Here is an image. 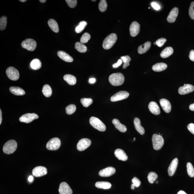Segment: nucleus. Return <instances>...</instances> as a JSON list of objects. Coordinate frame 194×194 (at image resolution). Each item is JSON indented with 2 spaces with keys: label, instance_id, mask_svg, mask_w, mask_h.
Instances as JSON below:
<instances>
[{
  "label": "nucleus",
  "instance_id": "26",
  "mask_svg": "<svg viewBox=\"0 0 194 194\" xmlns=\"http://www.w3.org/2000/svg\"><path fill=\"white\" fill-rule=\"evenodd\" d=\"M167 68V65L166 64L164 63H159L153 65L152 69L155 72H160L165 70Z\"/></svg>",
  "mask_w": 194,
  "mask_h": 194
},
{
  "label": "nucleus",
  "instance_id": "5",
  "mask_svg": "<svg viewBox=\"0 0 194 194\" xmlns=\"http://www.w3.org/2000/svg\"><path fill=\"white\" fill-rule=\"evenodd\" d=\"M153 148L155 150H159L164 144V139L159 134H153L152 139Z\"/></svg>",
  "mask_w": 194,
  "mask_h": 194
},
{
  "label": "nucleus",
  "instance_id": "27",
  "mask_svg": "<svg viewBox=\"0 0 194 194\" xmlns=\"http://www.w3.org/2000/svg\"><path fill=\"white\" fill-rule=\"evenodd\" d=\"M9 90L12 94L18 96H22L25 94L24 90L18 87H11L9 88Z\"/></svg>",
  "mask_w": 194,
  "mask_h": 194
},
{
  "label": "nucleus",
  "instance_id": "53",
  "mask_svg": "<svg viewBox=\"0 0 194 194\" xmlns=\"http://www.w3.org/2000/svg\"><path fill=\"white\" fill-rule=\"evenodd\" d=\"M189 108L190 110L194 111V103L192 104H190V105Z\"/></svg>",
  "mask_w": 194,
  "mask_h": 194
},
{
  "label": "nucleus",
  "instance_id": "47",
  "mask_svg": "<svg viewBox=\"0 0 194 194\" xmlns=\"http://www.w3.org/2000/svg\"><path fill=\"white\" fill-rule=\"evenodd\" d=\"M132 182L134 185V186L136 187H138L140 186L141 184V181L137 177H134L132 180Z\"/></svg>",
  "mask_w": 194,
  "mask_h": 194
},
{
  "label": "nucleus",
  "instance_id": "52",
  "mask_svg": "<svg viewBox=\"0 0 194 194\" xmlns=\"http://www.w3.org/2000/svg\"><path fill=\"white\" fill-rule=\"evenodd\" d=\"M96 79L95 78H91L89 80V82L91 84H93L96 82Z\"/></svg>",
  "mask_w": 194,
  "mask_h": 194
},
{
  "label": "nucleus",
  "instance_id": "35",
  "mask_svg": "<svg viewBox=\"0 0 194 194\" xmlns=\"http://www.w3.org/2000/svg\"><path fill=\"white\" fill-rule=\"evenodd\" d=\"M87 23L85 21H82L79 23L75 28V31L77 33L79 34L82 32L85 28Z\"/></svg>",
  "mask_w": 194,
  "mask_h": 194
},
{
  "label": "nucleus",
  "instance_id": "31",
  "mask_svg": "<svg viewBox=\"0 0 194 194\" xmlns=\"http://www.w3.org/2000/svg\"><path fill=\"white\" fill-rule=\"evenodd\" d=\"M48 24L49 26L50 27L53 31L55 32V33H58L59 32L58 25L57 22L55 20L53 19H50L49 20Z\"/></svg>",
  "mask_w": 194,
  "mask_h": 194
},
{
  "label": "nucleus",
  "instance_id": "37",
  "mask_svg": "<svg viewBox=\"0 0 194 194\" xmlns=\"http://www.w3.org/2000/svg\"><path fill=\"white\" fill-rule=\"evenodd\" d=\"M120 58L124 62L123 69H126L127 67H128L129 66V64H129V62L131 61V58L128 55H126L122 56Z\"/></svg>",
  "mask_w": 194,
  "mask_h": 194
},
{
  "label": "nucleus",
  "instance_id": "40",
  "mask_svg": "<svg viewBox=\"0 0 194 194\" xmlns=\"http://www.w3.org/2000/svg\"><path fill=\"white\" fill-rule=\"evenodd\" d=\"M76 110V106L74 104L68 105L66 108V113L69 115H72V114L74 113Z\"/></svg>",
  "mask_w": 194,
  "mask_h": 194
},
{
  "label": "nucleus",
  "instance_id": "34",
  "mask_svg": "<svg viewBox=\"0 0 194 194\" xmlns=\"http://www.w3.org/2000/svg\"><path fill=\"white\" fill-rule=\"evenodd\" d=\"M42 92L44 96L46 97H50L52 95V91L50 86L48 85H44L42 88Z\"/></svg>",
  "mask_w": 194,
  "mask_h": 194
},
{
  "label": "nucleus",
  "instance_id": "3",
  "mask_svg": "<svg viewBox=\"0 0 194 194\" xmlns=\"http://www.w3.org/2000/svg\"><path fill=\"white\" fill-rule=\"evenodd\" d=\"M90 125L97 130L101 132H104L106 130V126L101 121L96 117H91L90 119Z\"/></svg>",
  "mask_w": 194,
  "mask_h": 194
},
{
  "label": "nucleus",
  "instance_id": "25",
  "mask_svg": "<svg viewBox=\"0 0 194 194\" xmlns=\"http://www.w3.org/2000/svg\"><path fill=\"white\" fill-rule=\"evenodd\" d=\"M112 123L116 128L120 131L122 132H125L126 131L127 128L125 125L120 123V121L117 119H115L112 121Z\"/></svg>",
  "mask_w": 194,
  "mask_h": 194
},
{
  "label": "nucleus",
  "instance_id": "17",
  "mask_svg": "<svg viewBox=\"0 0 194 194\" xmlns=\"http://www.w3.org/2000/svg\"><path fill=\"white\" fill-rule=\"evenodd\" d=\"M178 163L177 158H175L171 161L168 169V173L170 176H172L176 171Z\"/></svg>",
  "mask_w": 194,
  "mask_h": 194
},
{
  "label": "nucleus",
  "instance_id": "45",
  "mask_svg": "<svg viewBox=\"0 0 194 194\" xmlns=\"http://www.w3.org/2000/svg\"><path fill=\"white\" fill-rule=\"evenodd\" d=\"M66 1L68 6L71 8L75 7L77 4V1L76 0H66Z\"/></svg>",
  "mask_w": 194,
  "mask_h": 194
},
{
  "label": "nucleus",
  "instance_id": "30",
  "mask_svg": "<svg viewBox=\"0 0 194 194\" xmlns=\"http://www.w3.org/2000/svg\"><path fill=\"white\" fill-rule=\"evenodd\" d=\"M174 50L172 47H168L165 48L160 53V56L162 58H166L169 57L173 53Z\"/></svg>",
  "mask_w": 194,
  "mask_h": 194
},
{
  "label": "nucleus",
  "instance_id": "9",
  "mask_svg": "<svg viewBox=\"0 0 194 194\" xmlns=\"http://www.w3.org/2000/svg\"><path fill=\"white\" fill-rule=\"evenodd\" d=\"M39 118V116L35 113H27L20 117L19 120L21 122L28 123Z\"/></svg>",
  "mask_w": 194,
  "mask_h": 194
},
{
  "label": "nucleus",
  "instance_id": "33",
  "mask_svg": "<svg viewBox=\"0 0 194 194\" xmlns=\"http://www.w3.org/2000/svg\"><path fill=\"white\" fill-rule=\"evenodd\" d=\"M75 48L78 52L82 53H85L87 50V48L86 46L81 42H77L75 45Z\"/></svg>",
  "mask_w": 194,
  "mask_h": 194
},
{
  "label": "nucleus",
  "instance_id": "59",
  "mask_svg": "<svg viewBox=\"0 0 194 194\" xmlns=\"http://www.w3.org/2000/svg\"><path fill=\"white\" fill-rule=\"evenodd\" d=\"M27 1L26 0H20V1H21V2H25V1Z\"/></svg>",
  "mask_w": 194,
  "mask_h": 194
},
{
  "label": "nucleus",
  "instance_id": "63",
  "mask_svg": "<svg viewBox=\"0 0 194 194\" xmlns=\"http://www.w3.org/2000/svg\"><path fill=\"white\" fill-rule=\"evenodd\" d=\"M96 1V0H95V1Z\"/></svg>",
  "mask_w": 194,
  "mask_h": 194
},
{
  "label": "nucleus",
  "instance_id": "60",
  "mask_svg": "<svg viewBox=\"0 0 194 194\" xmlns=\"http://www.w3.org/2000/svg\"><path fill=\"white\" fill-rule=\"evenodd\" d=\"M158 182H158V181H157L156 182V184H158Z\"/></svg>",
  "mask_w": 194,
  "mask_h": 194
},
{
  "label": "nucleus",
  "instance_id": "61",
  "mask_svg": "<svg viewBox=\"0 0 194 194\" xmlns=\"http://www.w3.org/2000/svg\"><path fill=\"white\" fill-rule=\"evenodd\" d=\"M154 45H156V42H154Z\"/></svg>",
  "mask_w": 194,
  "mask_h": 194
},
{
  "label": "nucleus",
  "instance_id": "51",
  "mask_svg": "<svg viewBox=\"0 0 194 194\" xmlns=\"http://www.w3.org/2000/svg\"><path fill=\"white\" fill-rule=\"evenodd\" d=\"M189 58L190 60L193 62H194V50H191L190 51V55H189Z\"/></svg>",
  "mask_w": 194,
  "mask_h": 194
},
{
  "label": "nucleus",
  "instance_id": "48",
  "mask_svg": "<svg viewBox=\"0 0 194 194\" xmlns=\"http://www.w3.org/2000/svg\"><path fill=\"white\" fill-rule=\"evenodd\" d=\"M187 128L192 134H194V124L190 123L187 126Z\"/></svg>",
  "mask_w": 194,
  "mask_h": 194
},
{
  "label": "nucleus",
  "instance_id": "16",
  "mask_svg": "<svg viewBox=\"0 0 194 194\" xmlns=\"http://www.w3.org/2000/svg\"><path fill=\"white\" fill-rule=\"evenodd\" d=\"M115 172V169L112 167H108L101 170L99 171V176L102 177H108L111 176Z\"/></svg>",
  "mask_w": 194,
  "mask_h": 194
},
{
  "label": "nucleus",
  "instance_id": "11",
  "mask_svg": "<svg viewBox=\"0 0 194 194\" xmlns=\"http://www.w3.org/2000/svg\"><path fill=\"white\" fill-rule=\"evenodd\" d=\"M129 95V93L127 91H119L112 96L110 98V100L113 102L120 101L128 98Z\"/></svg>",
  "mask_w": 194,
  "mask_h": 194
},
{
  "label": "nucleus",
  "instance_id": "49",
  "mask_svg": "<svg viewBox=\"0 0 194 194\" xmlns=\"http://www.w3.org/2000/svg\"><path fill=\"white\" fill-rule=\"evenodd\" d=\"M151 6L156 10H159L160 9V7L157 3L155 2H153L151 3Z\"/></svg>",
  "mask_w": 194,
  "mask_h": 194
},
{
  "label": "nucleus",
  "instance_id": "10",
  "mask_svg": "<svg viewBox=\"0 0 194 194\" xmlns=\"http://www.w3.org/2000/svg\"><path fill=\"white\" fill-rule=\"evenodd\" d=\"M91 144V141L89 139H82L78 142L77 147L78 150L83 151L89 147Z\"/></svg>",
  "mask_w": 194,
  "mask_h": 194
},
{
  "label": "nucleus",
  "instance_id": "13",
  "mask_svg": "<svg viewBox=\"0 0 194 194\" xmlns=\"http://www.w3.org/2000/svg\"><path fill=\"white\" fill-rule=\"evenodd\" d=\"M194 91V86L190 84H184L178 89V93L181 95H184L192 93Z\"/></svg>",
  "mask_w": 194,
  "mask_h": 194
},
{
  "label": "nucleus",
  "instance_id": "28",
  "mask_svg": "<svg viewBox=\"0 0 194 194\" xmlns=\"http://www.w3.org/2000/svg\"><path fill=\"white\" fill-rule=\"evenodd\" d=\"M95 186L98 188L103 189H109L111 188V184L109 182L102 181L98 182L95 183Z\"/></svg>",
  "mask_w": 194,
  "mask_h": 194
},
{
  "label": "nucleus",
  "instance_id": "14",
  "mask_svg": "<svg viewBox=\"0 0 194 194\" xmlns=\"http://www.w3.org/2000/svg\"><path fill=\"white\" fill-rule=\"evenodd\" d=\"M140 25L136 21H134L131 25L129 31L132 37H135L138 35L140 31Z\"/></svg>",
  "mask_w": 194,
  "mask_h": 194
},
{
  "label": "nucleus",
  "instance_id": "38",
  "mask_svg": "<svg viewBox=\"0 0 194 194\" xmlns=\"http://www.w3.org/2000/svg\"><path fill=\"white\" fill-rule=\"evenodd\" d=\"M7 24V18L5 16L1 17L0 19V30L3 31L5 29Z\"/></svg>",
  "mask_w": 194,
  "mask_h": 194
},
{
  "label": "nucleus",
  "instance_id": "22",
  "mask_svg": "<svg viewBox=\"0 0 194 194\" xmlns=\"http://www.w3.org/2000/svg\"><path fill=\"white\" fill-rule=\"evenodd\" d=\"M58 57L62 60L67 62H72L74 61L73 58L69 54L62 51H59L57 53Z\"/></svg>",
  "mask_w": 194,
  "mask_h": 194
},
{
  "label": "nucleus",
  "instance_id": "62",
  "mask_svg": "<svg viewBox=\"0 0 194 194\" xmlns=\"http://www.w3.org/2000/svg\"><path fill=\"white\" fill-rule=\"evenodd\" d=\"M135 139H136V138H134V141H135Z\"/></svg>",
  "mask_w": 194,
  "mask_h": 194
},
{
  "label": "nucleus",
  "instance_id": "20",
  "mask_svg": "<svg viewBox=\"0 0 194 194\" xmlns=\"http://www.w3.org/2000/svg\"><path fill=\"white\" fill-rule=\"evenodd\" d=\"M149 110L154 115H159L160 113V110L159 105L154 101H151L149 104Z\"/></svg>",
  "mask_w": 194,
  "mask_h": 194
},
{
  "label": "nucleus",
  "instance_id": "2",
  "mask_svg": "<svg viewBox=\"0 0 194 194\" xmlns=\"http://www.w3.org/2000/svg\"><path fill=\"white\" fill-rule=\"evenodd\" d=\"M117 40V36L116 34H110L104 40L103 44V48L106 50L110 49L115 45Z\"/></svg>",
  "mask_w": 194,
  "mask_h": 194
},
{
  "label": "nucleus",
  "instance_id": "57",
  "mask_svg": "<svg viewBox=\"0 0 194 194\" xmlns=\"http://www.w3.org/2000/svg\"><path fill=\"white\" fill-rule=\"evenodd\" d=\"M134 188H135V186H134V185L133 184H132L131 186V188L132 190H134Z\"/></svg>",
  "mask_w": 194,
  "mask_h": 194
},
{
  "label": "nucleus",
  "instance_id": "12",
  "mask_svg": "<svg viewBox=\"0 0 194 194\" xmlns=\"http://www.w3.org/2000/svg\"><path fill=\"white\" fill-rule=\"evenodd\" d=\"M32 174L36 177H40L47 174V170L44 166H38L32 170Z\"/></svg>",
  "mask_w": 194,
  "mask_h": 194
},
{
  "label": "nucleus",
  "instance_id": "55",
  "mask_svg": "<svg viewBox=\"0 0 194 194\" xmlns=\"http://www.w3.org/2000/svg\"><path fill=\"white\" fill-rule=\"evenodd\" d=\"M2 122V112L1 110L0 109V125H1Z\"/></svg>",
  "mask_w": 194,
  "mask_h": 194
},
{
  "label": "nucleus",
  "instance_id": "21",
  "mask_svg": "<svg viewBox=\"0 0 194 194\" xmlns=\"http://www.w3.org/2000/svg\"><path fill=\"white\" fill-rule=\"evenodd\" d=\"M115 154L116 157L120 160L125 161L128 159L127 154L122 149H118L116 150Z\"/></svg>",
  "mask_w": 194,
  "mask_h": 194
},
{
  "label": "nucleus",
  "instance_id": "24",
  "mask_svg": "<svg viewBox=\"0 0 194 194\" xmlns=\"http://www.w3.org/2000/svg\"><path fill=\"white\" fill-rule=\"evenodd\" d=\"M151 46V42H147L143 45H140L138 49V52L139 54H143L149 50Z\"/></svg>",
  "mask_w": 194,
  "mask_h": 194
},
{
  "label": "nucleus",
  "instance_id": "32",
  "mask_svg": "<svg viewBox=\"0 0 194 194\" xmlns=\"http://www.w3.org/2000/svg\"><path fill=\"white\" fill-rule=\"evenodd\" d=\"M30 66L32 69L35 70L40 69L42 66L41 62L38 59H34L31 63Z\"/></svg>",
  "mask_w": 194,
  "mask_h": 194
},
{
  "label": "nucleus",
  "instance_id": "1",
  "mask_svg": "<svg viewBox=\"0 0 194 194\" xmlns=\"http://www.w3.org/2000/svg\"><path fill=\"white\" fill-rule=\"evenodd\" d=\"M109 80L111 84L114 86L121 85L125 81V77L121 73H115L109 77Z\"/></svg>",
  "mask_w": 194,
  "mask_h": 194
},
{
  "label": "nucleus",
  "instance_id": "41",
  "mask_svg": "<svg viewBox=\"0 0 194 194\" xmlns=\"http://www.w3.org/2000/svg\"><path fill=\"white\" fill-rule=\"evenodd\" d=\"M82 104L85 107H88L93 103V100L90 98H82L81 99Z\"/></svg>",
  "mask_w": 194,
  "mask_h": 194
},
{
  "label": "nucleus",
  "instance_id": "58",
  "mask_svg": "<svg viewBox=\"0 0 194 194\" xmlns=\"http://www.w3.org/2000/svg\"><path fill=\"white\" fill-rule=\"evenodd\" d=\"M39 1L42 3H44L47 1L46 0H40Z\"/></svg>",
  "mask_w": 194,
  "mask_h": 194
},
{
  "label": "nucleus",
  "instance_id": "43",
  "mask_svg": "<svg viewBox=\"0 0 194 194\" xmlns=\"http://www.w3.org/2000/svg\"><path fill=\"white\" fill-rule=\"evenodd\" d=\"M91 38V36L90 34L86 32L82 36L80 39V42L82 44H85L88 42Z\"/></svg>",
  "mask_w": 194,
  "mask_h": 194
},
{
  "label": "nucleus",
  "instance_id": "23",
  "mask_svg": "<svg viewBox=\"0 0 194 194\" xmlns=\"http://www.w3.org/2000/svg\"><path fill=\"white\" fill-rule=\"evenodd\" d=\"M134 124L136 130L141 135H143L145 133L144 128L141 125L140 120L139 118H136L134 120Z\"/></svg>",
  "mask_w": 194,
  "mask_h": 194
},
{
  "label": "nucleus",
  "instance_id": "42",
  "mask_svg": "<svg viewBox=\"0 0 194 194\" xmlns=\"http://www.w3.org/2000/svg\"><path fill=\"white\" fill-rule=\"evenodd\" d=\"M107 5L106 1L105 0H101L100 1L98 5V8L101 12H104L107 9Z\"/></svg>",
  "mask_w": 194,
  "mask_h": 194
},
{
  "label": "nucleus",
  "instance_id": "44",
  "mask_svg": "<svg viewBox=\"0 0 194 194\" xmlns=\"http://www.w3.org/2000/svg\"><path fill=\"white\" fill-rule=\"evenodd\" d=\"M189 14L190 18L194 20V1H193L190 4L189 9Z\"/></svg>",
  "mask_w": 194,
  "mask_h": 194
},
{
  "label": "nucleus",
  "instance_id": "54",
  "mask_svg": "<svg viewBox=\"0 0 194 194\" xmlns=\"http://www.w3.org/2000/svg\"><path fill=\"white\" fill-rule=\"evenodd\" d=\"M34 180V178L33 176H30L28 177V181L30 182H31L33 180Z\"/></svg>",
  "mask_w": 194,
  "mask_h": 194
},
{
  "label": "nucleus",
  "instance_id": "19",
  "mask_svg": "<svg viewBox=\"0 0 194 194\" xmlns=\"http://www.w3.org/2000/svg\"><path fill=\"white\" fill-rule=\"evenodd\" d=\"M160 104L164 111L166 113H169L171 112V103L168 100L162 98L160 100Z\"/></svg>",
  "mask_w": 194,
  "mask_h": 194
},
{
  "label": "nucleus",
  "instance_id": "4",
  "mask_svg": "<svg viewBox=\"0 0 194 194\" xmlns=\"http://www.w3.org/2000/svg\"><path fill=\"white\" fill-rule=\"evenodd\" d=\"M18 146L17 142L14 140H10L7 141L4 144L3 147V151L5 154H12L16 150Z\"/></svg>",
  "mask_w": 194,
  "mask_h": 194
},
{
  "label": "nucleus",
  "instance_id": "56",
  "mask_svg": "<svg viewBox=\"0 0 194 194\" xmlns=\"http://www.w3.org/2000/svg\"><path fill=\"white\" fill-rule=\"evenodd\" d=\"M177 194H187L183 190H180L179 192Z\"/></svg>",
  "mask_w": 194,
  "mask_h": 194
},
{
  "label": "nucleus",
  "instance_id": "7",
  "mask_svg": "<svg viewBox=\"0 0 194 194\" xmlns=\"http://www.w3.org/2000/svg\"><path fill=\"white\" fill-rule=\"evenodd\" d=\"M61 144L60 139L58 138L55 137L49 141L47 143L46 147L49 150H56L60 147Z\"/></svg>",
  "mask_w": 194,
  "mask_h": 194
},
{
  "label": "nucleus",
  "instance_id": "15",
  "mask_svg": "<svg viewBox=\"0 0 194 194\" xmlns=\"http://www.w3.org/2000/svg\"><path fill=\"white\" fill-rule=\"evenodd\" d=\"M60 194H72L73 191L67 183L63 182L61 183L59 189Z\"/></svg>",
  "mask_w": 194,
  "mask_h": 194
},
{
  "label": "nucleus",
  "instance_id": "46",
  "mask_svg": "<svg viewBox=\"0 0 194 194\" xmlns=\"http://www.w3.org/2000/svg\"><path fill=\"white\" fill-rule=\"evenodd\" d=\"M166 42V39L161 38L159 39L156 42V45L159 47H161L164 45L165 42Z\"/></svg>",
  "mask_w": 194,
  "mask_h": 194
},
{
  "label": "nucleus",
  "instance_id": "6",
  "mask_svg": "<svg viewBox=\"0 0 194 194\" xmlns=\"http://www.w3.org/2000/svg\"><path fill=\"white\" fill-rule=\"evenodd\" d=\"M21 46L23 48L28 51H33L36 48L37 43L33 39H28L22 42Z\"/></svg>",
  "mask_w": 194,
  "mask_h": 194
},
{
  "label": "nucleus",
  "instance_id": "29",
  "mask_svg": "<svg viewBox=\"0 0 194 194\" xmlns=\"http://www.w3.org/2000/svg\"><path fill=\"white\" fill-rule=\"evenodd\" d=\"M63 79L68 84L71 85H74L76 84L77 79L75 77L72 75L67 74L64 75Z\"/></svg>",
  "mask_w": 194,
  "mask_h": 194
},
{
  "label": "nucleus",
  "instance_id": "39",
  "mask_svg": "<svg viewBox=\"0 0 194 194\" xmlns=\"http://www.w3.org/2000/svg\"><path fill=\"white\" fill-rule=\"evenodd\" d=\"M187 171L188 176L190 177H194V169L191 163H188L187 164Z\"/></svg>",
  "mask_w": 194,
  "mask_h": 194
},
{
  "label": "nucleus",
  "instance_id": "18",
  "mask_svg": "<svg viewBox=\"0 0 194 194\" xmlns=\"http://www.w3.org/2000/svg\"><path fill=\"white\" fill-rule=\"evenodd\" d=\"M178 12L179 9L175 7L171 9L167 18V21L171 23H174L177 17Z\"/></svg>",
  "mask_w": 194,
  "mask_h": 194
},
{
  "label": "nucleus",
  "instance_id": "50",
  "mask_svg": "<svg viewBox=\"0 0 194 194\" xmlns=\"http://www.w3.org/2000/svg\"><path fill=\"white\" fill-rule=\"evenodd\" d=\"M123 61L121 59H119L118 62L117 63H115L113 65V68H118L119 66H121V65Z\"/></svg>",
  "mask_w": 194,
  "mask_h": 194
},
{
  "label": "nucleus",
  "instance_id": "8",
  "mask_svg": "<svg viewBox=\"0 0 194 194\" xmlns=\"http://www.w3.org/2000/svg\"><path fill=\"white\" fill-rule=\"evenodd\" d=\"M6 72L8 77L12 80L16 81L19 79V72L18 70L14 67H8L6 70Z\"/></svg>",
  "mask_w": 194,
  "mask_h": 194
},
{
  "label": "nucleus",
  "instance_id": "36",
  "mask_svg": "<svg viewBox=\"0 0 194 194\" xmlns=\"http://www.w3.org/2000/svg\"><path fill=\"white\" fill-rule=\"evenodd\" d=\"M158 178V176L156 173L154 172H150L148 175V181L151 184H152L156 181Z\"/></svg>",
  "mask_w": 194,
  "mask_h": 194
}]
</instances>
